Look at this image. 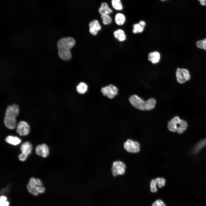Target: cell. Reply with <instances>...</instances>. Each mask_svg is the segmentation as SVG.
I'll return each instance as SVG.
<instances>
[{"instance_id":"cell-16","label":"cell","mask_w":206,"mask_h":206,"mask_svg":"<svg viewBox=\"0 0 206 206\" xmlns=\"http://www.w3.org/2000/svg\"><path fill=\"white\" fill-rule=\"evenodd\" d=\"M6 141L8 143L14 145H17L21 142V139L18 137L9 135L5 138Z\"/></svg>"},{"instance_id":"cell-11","label":"cell","mask_w":206,"mask_h":206,"mask_svg":"<svg viewBox=\"0 0 206 206\" xmlns=\"http://www.w3.org/2000/svg\"><path fill=\"white\" fill-rule=\"evenodd\" d=\"M181 119L177 116L174 117L169 121L168 124V128L172 132H175L177 130V124Z\"/></svg>"},{"instance_id":"cell-23","label":"cell","mask_w":206,"mask_h":206,"mask_svg":"<svg viewBox=\"0 0 206 206\" xmlns=\"http://www.w3.org/2000/svg\"><path fill=\"white\" fill-rule=\"evenodd\" d=\"M111 3L113 8L115 10L120 11L123 9L121 0H112Z\"/></svg>"},{"instance_id":"cell-5","label":"cell","mask_w":206,"mask_h":206,"mask_svg":"<svg viewBox=\"0 0 206 206\" xmlns=\"http://www.w3.org/2000/svg\"><path fill=\"white\" fill-rule=\"evenodd\" d=\"M129 101L134 107L141 110H145V102L138 96L134 95L131 96L129 98Z\"/></svg>"},{"instance_id":"cell-9","label":"cell","mask_w":206,"mask_h":206,"mask_svg":"<svg viewBox=\"0 0 206 206\" xmlns=\"http://www.w3.org/2000/svg\"><path fill=\"white\" fill-rule=\"evenodd\" d=\"M35 152L37 155L45 158L47 157L49 154V149L45 144H43L37 146L35 149Z\"/></svg>"},{"instance_id":"cell-35","label":"cell","mask_w":206,"mask_h":206,"mask_svg":"<svg viewBox=\"0 0 206 206\" xmlns=\"http://www.w3.org/2000/svg\"><path fill=\"white\" fill-rule=\"evenodd\" d=\"M202 6H206V0H198Z\"/></svg>"},{"instance_id":"cell-31","label":"cell","mask_w":206,"mask_h":206,"mask_svg":"<svg viewBox=\"0 0 206 206\" xmlns=\"http://www.w3.org/2000/svg\"><path fill=\"white\" fill-rule=\"evenodd\" d=\"M152 206H166V205L162 200L158 199L153 203Z\"/></svg>"},{"instance_id":"cell-22","label":"cell","mask_w":206,"mask_h":206,"mask_svg":"<svg viewBox=\"0 0 206 206\" xmlns=\"http://www.w3.org/2000/svg\"><path fill=\"white\" fill-rule=\"evenodd\" d=\"M156 101L153 98H150L145 102V110H149L153 109L155 106Z\"/></svg>"},{"instance_id":"cell-4","label":"cell","mask_w":206,"mask_h":206,"mask_svg":"<svg viewBox=\"0 0 206 206\" xmlns=\"http://www.w3.org/2000/svg\"><path fill=\"white\" fill-rule=\"evenodd\" d=\"M101 90L104 96H107L110 99L113 98L118 92L117 88L112 84L102 88Z\"/></svg>"},{"instance_id":"cell-29","label":"cell","mask_w":206,"mask_h":206,"mask_svg":"<svg viewBox=\"0 0 206 206\" xmlns=\"http://www.w3.org/2000/svg\"><path fill=\"white\" fill-rule=\"evenodd\" d=\"M181 70L186 81L189 80L190 78V75L189 70L184 68H182Z\"/></svg>"},{"instance_id":"cell-27","label":"cell","mask_w":206,"mask_h":206,"mask_svg":"<svg viewBox=\"0 0 206 206\" xmlns=\"http://www.w3.org/2000/svg\"><path fill=\"white\" fill-rule=\"evenodd\" d=\"M158 183L156 179H152L150 183V191L152 192L155 193L157 192V189L156 187Z\"/></svg>"},{"instance_id":"cell-33","label":"cell","mask_w":206,"mask_h":206,"mask_svg":"<svg viewBox=\"0 0 206 206\" xmlns=\"http://www.w3.org/2000/svg\"><path fill=\"white\" fill-rule=\"evenodd\" d=\"M36 189L38 193H42L45 191V189L44 187L41 186H37Z\"/></svg>"},{"instance_id":"cell-1","label":"cell","mask_w":206,"mask_h":206,"mask_svg":"<svg viewBox=\"0 0 206 206\" xmlns=\"http://www.w3.org/2000/svg\"><path fill=\"white\" fill-rule=\"evenodd\" d=\"M75 44V40L71 37H64L60 39L57 43L60 58L64 61L70 60L72 57L70 50Z\"/></svg>"},{"instance_id":"cell-30","label":"cell","mask_w":206,"mask_h":206,"mask_svg":"<svg viewBox=\"0 0 206 206\" xmlns=\"http://www.w3.org/2000/svg\"><path fill=\"white\" fill-rule=\"evenodd\" d=\"M156 179L157 181L158 186L159 188H161L165 185V180L164 178L158 177Z\"/></svg>"},{"instance_id":"cell-12","label":"cell","mask_w":206,"mask_h":206,"mask_svg":"<svg viewBox=\"0 0 206 206\" xmlns=\"http://www.w3.org/2000/svg\"><path fill=\"white\" fill-rule=\"evenodd\" d=\"M98 12L100 15L102 14H108L113 12L112 9L108 6V4L105 2H102L100 7L98 9Z\"/></svg>"},{"instance_id":"cell-34","label":"cell","mask_w":206,"mask_h":206,"mask_svg":"<svg viewBox=\"0 0 206 206\" xmlns=\"http://www.w3.org/2000/svg\"><path fill=\"white\" fill-rule=\"evenodd\" d=\"M9 202L7 200L0 202V206H9Z\"/></svg>"},{"instance_id":"cell-17","label":"cell","mask_w":206,"mask_h":206,"mask_svg":"<svg viewBox=\"0 0 206 206\" xmlns=\"http://www.w3.org/2000/svg\"><path fill=\"white\" fill-rule=\"evenodd\" d=\"M187 126V122L184 120H181L177 124L176 131L178 134H182L186 130Z\"/></svg>"},{"instance_id":"cell-18","label":"cell","mask_w":206,"mask_h":206,"mask_svg":"<svg viewBox=\"0 0 206 206\" xmlns=\"http://www.w3.org/2000/svg\"><path fill=\"white\" fill-rule=\"evenodd\" d=\"M115 21L116 23L118 25H123L126 21V17L123 13H118L115 16Z\"/></svg>"},{"instance_id":"cell-24","label":"cell","mask_w":206,"mask_h":206,"mask_svg":"<svg viewBox=\"0 0 206 206\" xmlns=\"http://www.w3.org/2000/svg\"><path fill=\"white\" fill-rule=\"evenodd\" d=\"M102 23L104 25L110 24L112 22V19L108 14H102L101 15Z\"/></svg>"},{"instance_id":"cell-6","label":"cell","mask_w":206,"mask_h":206,"mask_svg":"<svg viewBox=\"0 0 206 206\" xmlns=\"http://www.w3.org/2000/svg\"><path fill=\"white\" fill-rule=\"evenodd\" d=\"M16 130L20 135L26 136L29 133V126L26 122L23 120L21 121L17 125Z\"/></svg>"},{"instance_id":"cell-3","label":"cell","mask_w":206,"mask_h":206,"mask_svg":"<svg viewBox=\"0 0 206 206\" xmlns=\"http://www.w3.org/2000/svg\"><path fill=\"white\" fill-rule=\"evenodd\" d=\"M124 147L127 152L130 153H137L140 149V144L131 139L127 140L124 143Z\"/></svg>"},{"instance_id":"cell-32","label":"cell","mask_w":206,"mask_h":206,"mask_svg":"<svg viewBox=\"0 0 206 206\" xmlns=\"http://www.w3.org/2000/svg\"><path fill=\"white\" fill-rule=\"evenodd\" d=\"M28 156L21 153L18 156L19 159L20 161H24L27 158Z\"/></svg>"},{"instance_id":"cell-26","label":"cell","mask_w":206,"mask_h":206,"mask_svg":"<svg viewBox=\"0 0 206 206\" xmlns=\"http://www.w3.org/2000/svg\"><path fill=\"white\" fill-rule=\"evenodd\" d=\"M196 44L197 47L206 51V38L197 41Z\"/></svg>"},{"instance_id":"cell-10","label":"cell","mask_w":206,"mask_h":206,"mask_svg":"<svg viewBox=\"0 0 206 206\" xmlns=\"http://www.w3.org/2000/svg\"><path fill=\"white\" fill-rule=\"evenodd\" d=\"M3 122L6 127L10 130H13L16 127V118L5 116Z\"/></svg>"},{"instance_id":"cell-7","label":"cell","mask_w":206,"mask_h":206,"mask_svg":"<svg viewBox=\"0 0 206 206\" xmlns=\"http://www.w3.org/2000/svg\"><path fill=\"white\" fill-rule=\"evenodd\" d=\"M19 113V107L16 104L8 106L5 110V116L16 118Z\"/></svg>"},{"instance_id":"cell-2","label":"cell","mask_w":206,"mask_h":206,"mask_svg":"<svg viewBox=\"0 0 206 206\" xmlns=\"http://www.w3.org/2000/svg\"><path fill=\"white\" fill-rule=\"evenodd\" d=\"M125 164L120 161H116L112 163L111 171L113 176L116 177L118 175H122L125 173L126 169Z\"/></svg>"},{"instance_id":"cell-19","label":"cell","mask_w":206,"mask_h":206,"mask_svg":"<svg viewBox=\"0 0 206 206\" xmlns=\"http://www.w3.org/2000/svg\"><path fill=\"white\" fill-rule=\"evenodd\" d=\"M205 146H206V138L201 140L195 146L192 150L193 153L194 154L198 153Z\"/></svg>"},{"instance_id":"cell-37","label":"cell","mask_w":206,"mask_h":206,"mask_svg":"<svg viewBox=\"0 0 206 206\" xmlns=\"http://www.w3.org/2000/svg\"><path fill=\"white\" fill-rule=\"evenodd\" d=\"M139 23L140 25L144 27L145 26L146 24L145 21L143 20L140 21Z\"/></svg>"},{"instance_id":"cell-25","label":"cell","mask_w":206,"mask_h":206,"mask_svg":"<svg viewBox=\"0 0 206 206\" xmlns=\"http://www.w3.org/2000/svg\"><path fill=\"white\" fill-rule=\"evenodd\" d=\"M144 27L142 26L139 23H135L133 25L132 32L134 33L142 32L144 30Z\"/></svg>"},{"instance_id":"cell-13","label":"cell","mask_w":206,"mask_h":206,"mask_svg":"<svg viewBox=\"0 0 206 206\" xmlns=\"http://www.w3.org/2000/svg\"><path fill=\"white\" fill-rule=\"evenodd\" d=\"M160 54L157 51L150 52L148 55V60L153 64L158 63L160 61Z\"/></svg>"},{"instance_id":"cell-38","label":"cell","mask_w":206,"mask_h":206,"mask_svg":"<svg viewBox=\"0 0 206 206\" xmlns=\"http://www.w3.org/2000/svg\"><path fill=\"white\" fill-rule=\"evenodd\" d=\"M160 0L162 1H166L167 0Z\"/></svg>"},{"instance_id":"cell-14","label":"cell","mask_w":206,"mask_h":206,"mask_svg":"<svg viewBox=\"0 0 206 206\" xmlns=\"http://www.w3.org/2000/svg\"><path fill=\"white\" fill-rule=\"evenodd\" d=\"M32 149L31 144L28 142H26L22 144L20 149L22 153L28 156L31 153Z\"/></svg>"},{"instance_id":"cell-21","label":"cell","mask_w":206,"mask_h":206,"mask_svg":"<svg viewBox=\"0 0 206 206\" xmlns=\"http://www.w3.org/2000/svg\"><path fill=\"white\" fill-rule=\"evenodd\" d=\"M88 88L87 84L84 82H81L76 86V90L79 93L83 94L87 92Z\"/></svg>"},{"instance_id":"cell-28","label":"cell","mask_w":206,"mask_h":206,"mask_svg":"<svg viewBox=\"0 0 206 206\" xmlns=\"http://www.w3.org/2000/svg\"><path fill=\"white\" fill-rule=\"evenodd\" d=\"M37 186L34 187H31L28 184L27 185V188L28 191L30 193L34 195L37 196L38 195L39 193L36 189Z\"/></svg>"},{"instance_id":"cell-8","label":"cell","mask_w":206,"mask_h":206,"mask_svg":"<svg viewBox=\"0 0 206 206\" xmlns=\"http://www.w3.org/2000/svg\"><path fill=\"white\" fill-rule=\"evenodd\" d=\"M89 31L94 35H96L98 31L101 29V26L98 21L96 19L91 21L89 24Z\"/></svg>"},{"instance_id":"cell-15","label":"cell","mask_w":206,"mask_h":206,"mask_svg":"<svg viewBox=\"0 0 206 206\" xmlns=\"http://www.w3.org/2000/svg\"><path fill=\"white\" fill-rule=\"evenodd\" d=\"M114 37L119 41H123L126 39V36L124 31L121 29L115 31L114 32Z\"/></svg>"},{"instance_id":"cell-20","label":"cell","mask_w":206,"mask_h":206,"mask_svg":"<svg viewBox=\"0 0 206 206\" xmlns=\"http://www.w3.org/2000/svg\"><path fill=\"white\" fill-rule=\"evenodd\" d=\"M176 76L177 81L180 84L185 82L186 80L182 73L181 69L177 68L176 72Z\"/></svg>"},{"instance_id":"cell-36","label":"cell","mask_w":206,"mask_h":206,"mask_svg":"<svg viewBox=\"0 0 206 206\" xmlns=\"http://www.w3.org/2000/svg\"><path fill=\"white\" fill-rule=\"evenodd\" d=\"M7 200V197L4 196H1L0 197V202L6 201Z\"/></svg>"}]
</instances>
